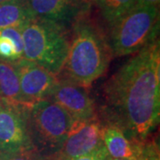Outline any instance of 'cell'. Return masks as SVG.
Wrapping results in <instances>:
<instances>
[{"label":"cell","instance_id":"cell-11","mask_svg":"<svg viewBox=\"0 0 160 160\" xmlns=\"http://www.w3.org/2000/svg\"><path fill=\"white\" fill-rule=\"evenodd\" d=\"M102 140L108 154L114 158L137 159L142 142H132L113 123L102 119Z\"/></svg>","mask_w":160,"mask_h":160},{"label":"cell","instance_id":"cell-2","mask_svg":"<svg viewBox=\"0 0 160 160\" xmlns=\"http://www.w3.org/2000/svg\"><path fill=\"white\" fill-rule=\"evenodd\" d=\"M112 57L109 40L102 30L91 22L78 19L67 59L60 73L61 79L88 88L106 73Z\"/></svg>","mask_w":160,"mask_h":160},{"label":"cell","instance_id":"cell-16","mask_svg":"<svg viewBox=\"0 0 160 160\" xmlns=\"http://www.w3.org/2000/svg\"><path fill=\"white\" fill-rule=\"evenodd\" d=\"M0 60L14 62L20 60L16 47L12 40L6 35L0 33Z\"/></svg>","mask_w":160,"mask_h":160},{"label":"cell","instance_id":"cell-21","mask_svg":"<svg viewBox=\"0 0 160 160\" xmlns=\"http://www.w3.org/2000/svg\"><path fill=\"white\" fill-rule=\"evenodd\" d=\"M8 1H11V0H0V4H3V3H6Z\"/></svg>","mask_w":160,"mask_h":160},{"label":"cell","instance_id":"cell-1","mask_svg":"<svg viewBox=\"0 0 160 160\" xmlns=\"http://www.w3.org/2000/svg\"><path fill=\"white\" fill-rule=\"evenodd\" d=\"M103 120L142 142L160 119V49L155 40L127 60L103 86Z\"/></svg>","mask_w":160,"mask_h":160},{"label":"cell","instance_id":"cell-5","mask_svg":"<svg viewBox=\"0 0 160 160\" xmlns=\"http://www.w3.org/2000/svg\"><path fill=\"white\" fill-rule=\"evenodd\" d=\"M111 27L109 43L113 57L134 54L157 39L158 7L134 6Z\"/></svg>","mask_w":160,"mask_h":160},{"label":"cell","instance_id":"cell-7","mask_svg":"<svg viewBox=\"0 0 160 160\" xmlns=\"http://www.w3.org/2000/svg\"><path fill=\"white\" fill-rule=\"evenodd\" d=\"M101 131L100 115L88 119L73 120L68 136L54 160L72 159L102 148Z\"/></svg>","mask_w":160,"mask_h":160},{"label":"cell","instance_id":"cell-19","mask_svg":"<svg viewBox=\"0 0 160 160\" xmlns=\"http://www.w3.org/2000/svg\"><path fill=\"white\" fill-rule=\"evenodd\" d=\"M160 0H136L135 6H159Z\"/></svg>","mask_w":160,"mask_h":160},{"label":"cell","instance_id":"cell-10","mask_svg":"<svg viewBox=\"0 0 160 160\" xmlns=\"http://www.w3.org/2000/svg\"><path fill=\"white\" fill-rule=\"evenodd\" d=\"M32 19L48 21L67 27L85 12L86 0H25Z\"/></svg>","mask_w":160,"mask_h":160},{"label":"cell","instance_id":"cell-9","mask_svg":"<svg viewBox=\"0 0 160 160\" xmlns=\"http://www.w3.org/2000/svg\"><path fill=\"white\" fill-rule=\"evenodd\" d=\"M48 100L65 109L73 120L88 119L99 115L87 88L69 80L59 78Z\"/></svg>","mask_w":160,"mask_h":160},{"label":"cell","instance_id":"cell-18","mask_svg":"<svg viewBox=\"0 0 160 160\" xmlns=\"http://www.w3.org/2000/svg\"><path fill=\"white\" fill-rule=\"evenodd\" d=\"M107 154H108V152L106 151V149L103 146L102 148H101L96 151H93L90 154L81 156V157L69 160H105V158H106Z\"/></svg>","mask_w":160,"mask_h":160},{"label":"cell","instance_id":"cell-3","mask_svg":"<svg viewBox=\"0 0 160 160\" xmlns=\"http://www.w3.org/2000/svg\"><path fill=\"white\" fill-rule=\"evenodd\" d=\"M27 125L32 149L54 159L68 136L73 119L69 113L48 99L26 104Z\"/></svg>","mask_w":160,"mask_h":160},{"label":"cell","instance_id":"cell-14","mask_svg":"<svg viewBox=\"0 0 160 160\" xmlns=\"http://www.w3.org/2000/svg\"><path fill=\"white\" fill-rule=\"evenodd\" d=\"M101 13L110 26L136 6V0H94Z\"/></svg>","mask_w":160,"mask_h":160},{"label":"cell","instance_id":"cell-17","mask_svg":"<svg viewBox=\"0 0 160 160\" xmlns=\"http://www.w3.org/2000/svg\"><path fill=\"white\" fill-rule=\"evenodd\" d=\"M0 160H54L46 158L38 155L34 150L11 155H0Z\"/></svg>","mask_w":160,"mask_h":160},{"label":"cell","instance_id":"cell-8","mask_svg":"<svg viewBox=\"0 0 160 160\" xmlns=\"http://www.w3.org/2000/svg\"><path fill=\"white\" fill-rule=\"evenodd\" d=\"M17 69L24 104L48 99L59 82L57 76L26 59L13 62Z\"/></svg>","mask_w":160,"mask_h":160},{"label":"cell","instance_id":"cell-20","mask_svg":"<svg viewBox=\"0 0 160 160\" xmlns=\"http://www.w3.org/2000/svg\"><path fill=\"white\" fill-rule=\"evenodd\" d=\"M105 160H137V159H128V158H111L109 154H107Z\"/></svg>","mask_w":160,"mask_h":160},{"label":"cell","instance_id":"cell-15","mask_svg":"<svg viewBox=\"0 0 160 160\" xmlns=\"http://www.w3.org/2000/svg\"><path fill=\"white\" fill-rule=\"evenodd\" d=\"M137 160H160L159 146L154 137L147 138L141 143Z\"/></svg>","mask_w":160,"mask_h":160},{"label":"cell","instance_id":"cell-6","mask_svg":"<svg viewBox=\"0 0 160 160\" xmlns=\"http://www.w3.org/2000/svg\"><path fill=\"white\" fill-rule=\"evenodd\" d=\"M33 150L29 140L26 104L0 100V155Z\"/></svg>","mask_w":160,"mask_h":160},{"label":"cell","instance_id":"cell-22","mask_svg":"<svg viewBox=\"0 0 160 160\" xmlns=\"http://www.w3.org/2000/svg\"><path fill=\"white\" fill-rule=\"evenodd\" d=\"M86 1H87V2H88V0H86Z\"/></svg>","mask_w":160,"mask_h":160},{"label":"cell","instance_id":"cell-13","mask_svg":"<svg viewBox=\"0 0 160 160\" xmlns=\"http://www.w3.org/2000/svg\"><path fill=\"white\" fill-rule=\"evenodd\" d=\"M32 18L25 0H11L0 4V29L22 28Z\"/></svg>","mask_w":160,"mask_h":160},{"label":"cell","instance_id":"cell-4","mask_svg":"<svg viewBox=\"0 0 160 160\" xmlns=\"http://www.w3.org/2000/svg\"><path fill=\"white\" fill-rule=\"evenodd\" d=\"M23 59L37 63L55 76L65 64L70 41L65 27L32 19L22 28Z\"/></svg>","mask_w":160,"mask_h":160},{"label":"cell","instance_id":"cell-12","mask_svg":"<svg viewBox=\"0 0 160 160\" xmlns=\"http://www.w3.org/2000/svg\"><path fill=\"white\" fill-rule=\"evenodd\" d=\"M0 100L13 104H24L13 62L0 60Z\"/></svg>","mask_w":160,"mask_h":160}]
</instances>
